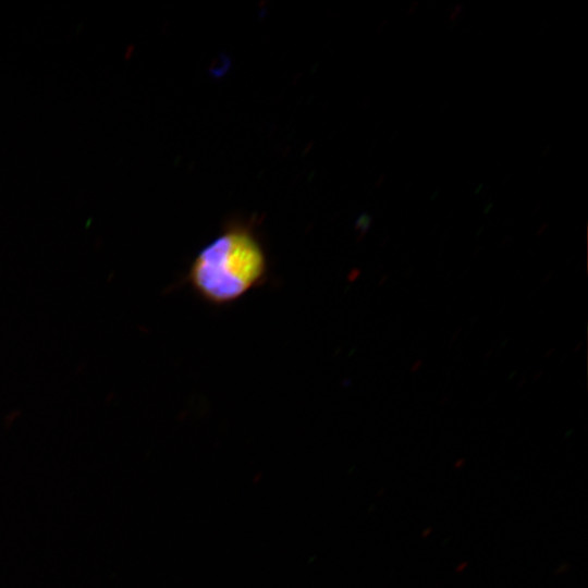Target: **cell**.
Returning <instances> with one entry per match:
<instances>
[{"mask_svg": "<svg viewBox=\"0 0 588 588\" xmlns=\"http://www.w3.org/2000/svg\"><path fill=\"white\" fill-rule=\"evenodd\" d=\"M581 345H583V342H579V343L575 346L574 352H577L578 350H580Z\"/></svg>", "mask_w": 588, "mask_h": 588, "instance_id": "obj_6", "label": "cell"}, {"mask_svg": "<svg viewBox=\"0 0 588 588\" xmlns=\"http://www.w3.org/2000/svg\"><path fill=\"white\" fill-rule=\"evenodd\" d=\"M554 272L553 271H550L549 274L547 275L546 280H543V283H547L548 280H550V278L552 277Z\"/></svg>", "mask_w": 588, "mask_h": 588, "instance_id": "obj_5", "label": "cell"}, {"mask_svg": "<svg viewBox=\"0 0 588 588\" xmlns=\"http://www.w3.org/2000/svg\"><path fill=\"white\" fill-rule=\"evenodd\" d=\"M491 353H493L492 350H490V351L488 352V354L485 356V358H486V359L489 358V356H490Z\"/></svg>", "mask_w": 588, "mask_h": 588, "instance_id": "obj_9", "label": "cell"}, {"mask_svg": "<svg viewBox=\"0 0 588 588\" xmlns=\"http://www.w3.org/2000/svg\"><path fill=\"white\" fill-rule=\"evenodd\" d=\"M422 364H424V363H422L421 359L416 360V363L413 365L411 371H412V372L418 371V370L421 368Z\"/></svg>", "mask_w": 588, "mask_h": 588, "instance_id": "obj_2", "label": "cell"}, {"mask_svg": "<svg viewBox=\"0 0 588 588\" xmlns=\"http://www.w3.org/2000/svg\"><path fill=\"white\" fill-rule=\"evenodd\" d=\"M554 351H555V348L552 347V348L546 354V358L549 357Z\"/></svg>", "mask_w": 588, "mask_h": 588, "instance_id": "obj_7", "label": "cell"}, {"mask_svg": "<svg viewBox=\"0 0 588 588\" xmlns=\"http://www.w3.org/2000/svg\"><path fill=\"white\" fill-rule=\"evenodd\" d=\"M525 381H526V378H523L518 387L520 388L525 383Z\"/></svg>", "mask_w": 588, "mask_h": 588, "instance_id": "obj_8", "label": "cell"}, {"mask_svg": "<svg viewBox=\"0 0 588 588\" xmlns=\"http://www.w3.org/2000/svg\"><path fill=\"white\" fill-rule=\"evenodd\" d=\"M266 254L245 228H231L206 245L193 260L188 281L205 301L229 304L264 280Z\"/></svg>", "mask_w": 588, "mask_h": 588, "instance_id": "obj_1", "label": "cell"}, {"mask_svg": "<svg viewBox=\"0 0 588 588\" xmlns=\"http://www.w3.org/2000/svg\"><path fill=\"white\" fill-rule=\"evenodd\" d=\"M542 373H543V369L539 370V372H537V373L532 377V379H534V380H538V379L542 376Z\"/></svg>", "mask_w": 588, "mask_h": 588, "instance_id": "obj_4", "label": "cell"}, {"mask_svg": "<svg viewBox=\"0 0 588 588\" xmlns=\"http://www.w3.org/2000/svg\"><path fill=\"white\" fill-rule=\"evenodd\" d=\"M460 331H461V329H457L455 331L454 335L452 336L451 341L449 342V345H451L455 341L456 336H458V334H460Z\"/></svg>", "mask_w": 588, "mask_h": 588, "instance_id": "obj_3", "label": "cell"}]
</instances>
